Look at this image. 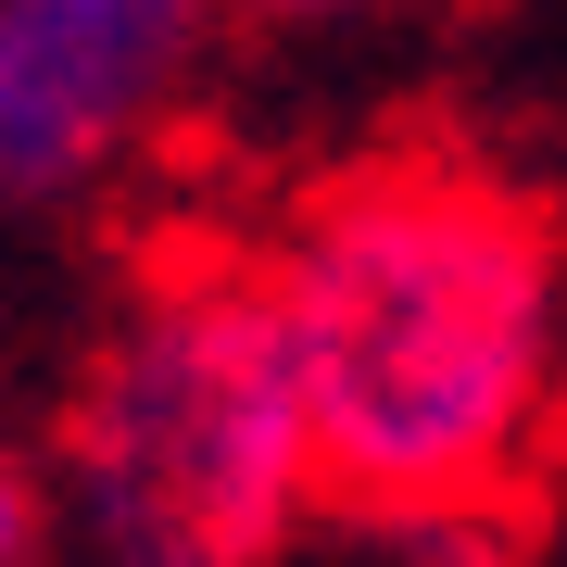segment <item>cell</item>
Segmentation results:
<instances>
[{
    "label": "cell",
    "mask_w": 567,
    "mask_h": 567,
    "mask_svg": "<svg viewBox=\"0 0 567 567\" xmlns=\"http://www.w3.org/2000/svg\"><path fill=\"white\" fill-rule=\"evenodd\" d=\"M63 492L102 567H252L316 505L265 265H177L63 416Z\"/></svg>",
    "instance_id": "2"
},
{
    "label": "cell",
    "mask_w": 567,
    "mask_h": 567,
    "mask_svg": "<svg viewBox=\"0 0 567 567\" xmlns=\"http://www.w3.org/2000/svg\"><path fill=\"white\" fill-rule=\"evenodd\" d=\"M215 51V0H0V215L89 203L164 140Z\"/></svg>",
    "instance_id": "3"
},
{
    "label": "cell",
    "mask_w": 567,
    "mask_h": 567,
    "mask_svg": "<svg viewBox=\"0 0 567 567\" xmlns=\"http://www.w3.org/2000/svg\"><path fill=\"white\" fill-rule=\"evenodd\" d=\"M316 505L466 517L517 480L555 391V227L492 177L379 164L265 265Z\"/></svg>",
    "instance_id": "1"
},
{
    "label": "cell",
    "mask_w": 567,
    "mask_h": 567,
    "mask_svg": "<svg viewBox=\"0 0 567 567\" xmlns=\"http://www.w3.org/2000/svg\"><path fill=\"white\" fill-rule=\"evenodd\" d=\"M252 13H365V0H252Z\"/></svg>",
    "instance_id": "5"
},
{
    "label": "cell",
    "mask_w": 567,
    "mask_h": 567,
    "mask_svg": "<svg viewBox=\"0 0 567 567\" xmlns=\"http://www.w3.org/2000/svg\"><path fill=\"white\" fill-rule=\"evenodd\" d=\"M39 543H51V492L25 454H0V567H39Z\"/></svg>",
    "instance_id": "4"
}]
</instances>
